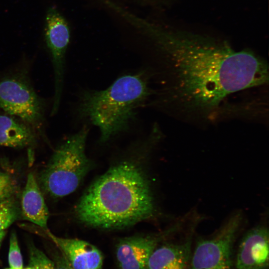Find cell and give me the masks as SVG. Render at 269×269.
I'll list each match as a JSON object with an SVG mask.
<instances>
[{
    "label": "cell",
    "instance_id": "1",
    "mask_svg": "<svg viewBox=\"0 0 269 269\" xmlns=\"http://www.w3.org/2000/svg\"><path fill=\"white\" fill-rule=\"evenodd\" d=\"M134 25L165 57L172 81L166 100L188 112L209 113L228 96L268 83V65L252 52L225 41L136 19Z\"/></svg>",
    "mask_w": 269,
    "mask_h": 269
},
{
    "label": "cell",
    "instance_id": "2",
    "mask_svg": "<svg viewBox=\"0 0 269 269\" xmlns=\"http://www.w3.org/2000/svg\"><path fill=\"white\" fill-rule=\"evenodd\" d=\"M148 182L141 169L128 161L110 168L91 184L75 208L78 219L86 225L121 229L153 215Z\"/></svg>",
    "mask_w": 269,
    "mask_h": 269
},
{
    "label": "cell",
    "instance_id": "3",
    "mask_svg": "<svg viewBox=\"0 0 269 269\" xmlns=\"http://www.w3.org/2000/svg\"><path fill=\"white\" fill-rule=\"evenodd\" d=\"M151 94L144 71L120 76L102 90L82 92L77 106L78 117L89 121L100 131V141L105 142L129 130L137 109Z\"/></svg>",
    "mask_w": 269,
    "mask_h": 269
},
{
    "label": "cell",
    "instance_id": "4",
    "mask_svg": "<svg viewBox=\"0 0 269 269\" xmlns=\"http://www.w3.org/2000/svg\"><path fill=\"white\" fill-rule=\"evenodd\" d=\"M88 132L85 126L60 144L40 172L38 183L49 196L61 198L73 193L90 170L85 153Z\"/></svg>",
    "mask_w": 269,
    "mask_h": 269
},
{
    "label": "cell",
    "instance_id": "5",
    "mask_svg": "<svg viewBox=\"0 0 269 269\" xmlns=\"http://www.w3.org/2000/svg\"><path fill=\"white\" fill-rule=\"evenodd\" d=\"M243 222L242 213L236 211L213 235L199 239L191 254L190 269H232L233 246Z\"/></svg>",
    "mask_w": 269,
    "mask_h": 269
},
{
    "label": "cell",
    "instance_id": "6",
    "mask_svg": "<svg viewBox=\"0 0 269 269\" xmlns=\"http://www.w3.org/2000/svg\"><path fill=\"white\" fill-rule=\"evenodd\" d=\"M0 107L34 129L40 130L44 120V103L26 75L17 73L0 79Z\"/></svg>",
    "mask_w": 269,
    "mask_h": 269
},
{
    "label": "cell",
    "instance_id": "7",
    "mask_svg": "<svg viewBox=\"0 0 269 269\" xmlns=\"http://www.w3.org/2000/svg\"><path fill=\"white\" fill-rule=\"evenodd\" d=\"M44 35L50 52L54 75V94L51 116L58 111L64 84L65 58L70 37L69 27L64 17L54 7L48 8Z\"/></svg>",
    "mask_w": 269,
    "mask_h": 269
},
{
    "label": "cell",
    "instance_id": "8",
    "mask_svg": "<svg viewBox=\"0 0 269 269\" xmlns=\"http://www.w3.org/2000/svg\"><path fill=\"white\" fill-rule=\"evenodd\" d=\"M183 221L169 229L154 235L134 236L120 239L116 247L119 269H144L151 255L166 236L178 230Z\"/></svg>",
    "mask_w": 269,
    "mask_h": 269
},
{
    "label": "cell",
    "instance_id": "9",
    "mask_svg": "<svg viewBox=\"0 0 269 269\" xmlns=\"http://www.w3.org/2000/svg\"><path fill=\"white\" fill-rule=\"evenodd\" d=\"M236 269H266L269 265V231L263 225L249 230L239 246Z\"/></svg>",
    "mask_w": 269,
    "mask_h": 269
},
{
    "label": "cell",
    "instance_id": "10",
    "mask_svg": "<svg viewBox=\"0 0 269 269\" xmlns=\"http://www.w3.org/2000/svg\"><path fill=\"white\" fill-rule=\"evenodd\" d=\"M44 231L73 269H102L103 255L93 244L78 239L57 237L47 229Z\"/></svg>",
    "mask_w": 269,
    "mask_h": 269
},
{
    "label": "cell",
    "instance_id": "11",
    "mask_svg": "<svg viewBox=\"0 0 269 269\" xmlns=\"http://www.w3.org/2000/svg\"><path fill=\"white\" fill-rule=\"evenodd\" d=\"M191 236L180 243L157 247L151 255L144 269H190Z\"/></svg>",
    "mask_w": 269,
    "mask_h": 269
},
{
    "label": "cell",
    "instance_id": "12",
    "mask_svg": "<svg viewBox=\"0 0 269 269\" xmlns=\"http://www.w3.org/2000/svg\"><path fill=\"white\" fill-rule=\"evenodd\" d=\"M20 211L24 219L44 229H47L49 211L38 181L32 172L28 173L22 191Z\"/></svg>",
    "mask_w": 269,
    "mask_h": 269
},
{
    "label": "cell",
    "instance_id": "13",
    "mask_svg": "<svg viewBox=\"0 0 269 269\" xmlns=\"http://www.w3.org/2000/svg\"><path fill=\"white\" fill-rule=\"evenodd\" d=\"M36 141L34 129L10 115H0V147L23 148Z\"/></svg>",
    "mask_w": 269,
    "mask_h": 269
},
{
    "label": "cell",
    "instance_id": "14",
    "mask_svg": "<svg viewBox=\"0 0 269 269\" xmlns=\"http://www.w3.org/2000/svg\"><path fill=\"white\" fill-rule=\"evenodd\" d=\"M20 214V209L14 196L1 202L0 203V231L5 230L18 220Z\"/></svg>",
    "mask_w": 269,
    "mask_h": 269
},
{
    "label": "cell",
    "instance_id": "15",
    "mask_svg": "<svg viewBox=\"0 0 269 269\" xmlns=\"http://www.w3.org/2000/svg\"><path fill=\"white\" fill-rule=\"evenodd\" d=\"M28 265L23 269H54V262L34 246H30Z\"/></svg>",
    "mask_w": 269,
    "mask_h": 269
},
{
    "label": "cell",
    "instance_id": "16",
    "mask_svg": "<svg viewBox=\"0 0 269 269\" xmlns=\"http://www.w3.org/2000/svg\"><path fill=\"white\" fill-rule=\"evenodd\" d=\"M8 263L10 269H23V261L15 232L11 233L9 238Z\"/></svg>",
    "mask_w": 269,
    "mask_h": 269
},
{
    "label": "cell",
    "instance_id": "17",
    "mask_svg": "<svg viewBox=\"0 0 269 269\" xmlns=\"http://www.w3.org/2000/svg\"><path fill=\"white\" fill-rule=\"evenodd\" d=\"M17 188L16 182L11 175L0 172V203L14 196Z\"/></svg>",
    "mask_w": 269,
    "mask_h": 269
},
{
    "label": "cell",
    "instance_id": "18",
    "mask_svg": "<svg viewBox=\"0 0 269 269\" xmlns=\"http://www.w3.org/2000/svg\"><path fill=\"white\" fill-rule=\"evenodd\" d=\"M53 262L54 269H73L62 254L58 256Z\"/></svg>",
    "mask_w": 269,
    "mask_h": 269
},
{
    "label": "cell",
    "instance_id": "19",
    "mask_svg": "<svg viewBox=\"0 0 269 269\" xmlns=\"http://www.w3.org/2000/svg\"><path fill=\"white\" fill-rule=\"evenodd\" d=\"M6 233L5 230L0 231V247L1 246L2 241L5 236Z\"/></svg>",
    "mask_w": 269,
    "mask_h": 269
},
{
    "label": "cell",
    "instance_id": "20",
    "mask_svg": "<svg viewBox=\"0 0 269 269\" xmlns=\"http://www.w3.org/2000/svg\"><path fill=\"white\" fill-rule=\"evenodd\" d=\"M10 269V268H7V269Z\"/></svg>",
    "mask_w": 269,
    "mask_h": 269
}]
</instances>
